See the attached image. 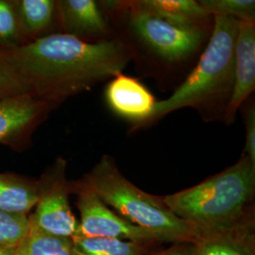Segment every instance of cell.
I'll return each mask as SVG.
<instances>
[{"mask_svg":"<svg viewBox=\"0 0 255 255\" xmlns=\"http://www.w3.org/2000/svg\"><path fill=\"white\" fill-rule=\"evenodd\" d=\"M13 4L26 44L58 32L57 0H13Z\"/></svg>","mask_w":255,"mask_h":255,"instance_id":"cell-13","label":"cell"},{"mask_svg":"<svg viewBox=\"0 0 255 255\" xmlns=\"http://www.w3.org/2000/svg\"><path fill=\"white\" fill-rule=\"evenodd\" d=\"M25 44L13 0H0V46L15 48Z\"/></svg>","mask_w":255,"mask_h":255,"instance_id":"cell-20","label":"cell"},{"mask_svg":"<svg viewBox=\"0 0 255 255\" xmlns=\"http://www.w3.org/2000/svg\"><path fill=\"white\" fill-rule=\"evenodd\" d=\"M72 244L74 255H147L163 245L157 242L82 236H75Z\"/></svg>","mask_w":255,"mask_h":255,"instance_id":"cell-16","label":"cell"},{"mask_svg":"<svg viewBox=\"0 0 255 255\" xmlns=\"http://www.w3.org/2000/svg\"><path fill=\"white\" fill-rule=\"evenodd\" d=\"M102 8L124 19L128 39H121L132 51L165 67L187 64L202 52L213 24L182 26L129 7L126 1H102Z\"/></svg>","mask_w":255,"mask_h":255,"instance_id":"cell-5","label":"cell"},{"mask_svg":"<svg viewBox=\"0 0 255 255\" xmlns=\"http://www.w3.org/2000/svg\"><path fill=\"white\" fill-rule=\"evenodd\" d=\"M133 9L182 26H206L213 17L195 0H132L126 1Z\"/></svg>","mask_w":255,"mask_h":255,"instance_id":"cell-12","label":"cell"},{"mask_svg":"<svg viewBox=\"0 0 255 255\" xmlns=\"http://www.w3.org/2000/svg\"><path fill=\"white\" fill-rule=\"evenodd\" d=\"M58 106L30 93L0 99V145L22 152L32 135Z\"/></svg>","mask_w":255,"mask_h":255,"instance_id":"cell-8","label":"cell"},{"mask_svg":"<svg viewBox=\"0 0 255 255\" xmlns=\"http://www.w3.org/2000/svg\"><path fill=\"white\" fill-rule=\"evenodd\" d=\"M234 87L223 120L231 125L255 89V21H240L234 53Z\"/></svg>","mask_w":255,"mask_h":255,"instance_id":"cell-10","label":"cell"},{"mask_svg":"<svg viewBox=\"0 0 255 255\" xmlns=\"http://www.w3.org/2000/svg\"><path fill=\"white\" fill-rule=\"evenodd\" d=\"M82 179L122 219L159 236L165 243L196 241L195 231L174 215L163 197L148 194L129 182L109 155H103Z\"/></svg>","mask_w":255,"mask_h":255,"instance_id":"cell-4","label":"cell"},{"mask_svg":"<svg viewBox=\"0 0 255 255\" xmlns=\"http://www.w3.org/2000/svg\"><path fill=\"white\" fill-rule=\"evenodd\" d=\"M163 200L197 237L255 223V164L243 154L223 171Z\"/></svg>","mask_w":255,"mask_h":255,"instance_id":"cell-2","label":"cell"},{"mask_svg":"<svg viewBox=\"0 0 255 255\" xmlns=\"http://www.w3.org/2000/svg\"><path fill=\"white\" fill-rule=\"evenodd\" d=\"M200 5L211 16H224L238 21H255V0H200Z\"/></svg>","mask_w":255,"mask_h":255,"instance_id":"cell-18","label":"cell"},{"mask_svg":"<svg viewBox=\"0 0 255 255\" xmlns=\"http://www.w3.org/2000/svg\"><path fill=\"white\" fill-rule=\"evenodd\" d=\"M28 225V215L0 211V250H14L26 237Z\"/></svg>","mask_w":255,"mask_h":255,"instance_id":"cell-19","label":"cell"},{"mask_svg":"<svg viewBox=\"0 0 255 255\" xmlns=\"http://www.w3.org/2000/svg\"><path fill=\"white\" fill-rule=\"evenodd\" d=\"M58 32L85 42L100 43L117 38L101 2L57 0Z\"/></svg>","mask_w":255,"mask_h":255,"instance_id":"cell-9","label":"cell"},{"mask_svg":"<svg viewBox=\"0 0 255 255\" xmlns=\"http://www.w3.org/2000/svg\"><path fill=\"white\" fill-rule=\"evenodd\" d=\"M11 55L28 93L58 107L122 73L133 59L119 37L90 43L60 32L11 48Z\"/></svg>","mask_w":255,"mask_h":255,"instance_id":"cell-1","label":"cell"},{"mask_svg":"<svg viewBox=\"0 0 255 255\" xmlns=\"http://www.w3.org/2000/svg\"><path fill=\"white\" fill-rule=\"evenodd\" d=\"M28 230L11 255H74L71 238L57 237L40 230L28 219Z\"/></svg>","mask_w":255,"mask_h":255,"instance_id":"cell-17","label":"cell"},{"mask_svg":"<svg viewBox=\"0 0 255 255\" xmlns=\"http://www.w3.org/2000/svg\"><path fill=\"white\" fill-rule=\"evenodd\" d=\"M71 185L72 194L77 196L76 205L80 213L76 236L165 243L159 236L122 219L101 201L82 179L71 181Z\"/></svg>","mask_w":255,"mask_h":255,"instance_id":"cell-7","label":"cell"},{"mask_svg":"<svg viewBox=\"0 0 255 255\" xmlns=\"http://www.w3.org/2000/svg\"><path fill=\"white\" fill-rule=\"evenodd\" d=\"M28 93L13 62L11 48L0 46V99Z\"/></svg>","mask_w":255,"mask_h":255,"instance_id":"cell-21","label":"cell"},{"mask_svg":"<svg viewBox=\"0 0 255 255\" xmlns=\"http://www.w3.org/2000/svg\"><path fill=\"white\" fill-rule=\"evenodd\" d=\"M244 123L246 130V145L244 154L255 164V102H249L245 107Z\"/></svg>","mask_w":255,"mask_h":255,"instance_id":"cell-22","label":"cell"},{"mask_svg":"<svg viewBox=\"0 0 255 255\" xmlns=\"http://www.w3.org/2000/svg\"><path fill=\"white\" fill-rule=\"evenodd\" d=\"M36 180L13 172H0V211L29 215L36 204Z\"/></svg>","mask_w":255,"mask_h":255,"instance_id":"cell-15","label":"cell"},{"mask_svg":"<svg viewBox=\"0 0 255 255\" xmlns=\"http://www.w3.org/2000/svg\"><path fill=\"white\" fill-rule=\"evenodd\" d=\"M239 22L231 17H213L212 32L198 64L169 98L156 102L142 127L187 107L200 112L205 120L223 119L234 87V53Z\"/></svg>","mask_w":255,"mask_h":255,"instance_id":"cell-3","label":"cell"},{"mask_svg":"<svg viewBox=\"0 0 255 255\" xmlns=\"http://www.w3.org/2000/svg\"><path fill=\"white\" fill-rule=\"evenodd\" d=\"M67 162L56 158L36 180V204L28 215L38 228L57 237L73 238L79 228L70 205L71 180L66 177Z\"/></svg>","mask_w":255,"mask_h":255,"instance_id":"cell-6","label":"cell"},{"mask_svg":"<svg viewBox=\"0 0 255 255\" xmlns=\"http://www.w3.org/2000/svg\"><path fill=\"white\" fill-rule=\"evenodd\" d=\"M12 251H3V250H0V255H11V252Z\"/></svg>","mask_w":255,"mask_h":255,"instance_id":"cell-24","label":"cell"},{"mask_svg":"<svg viewBox=\"0 0 255 255\" xmlns=\"http://www.w3.org/2000/svg\"><path fill=\"white\" fill-rule=\"evenodd\" d=\"M105 99L118 116L142 127L150 118L157 101L136 78L119 73L113 77L105 89Z\"/></svg>","mask_w":255,"mask_h":255,"instance_id":"cell-11","label":"cell"},{"mask_svg":"<svg viewBox=\"0 0 255 255\" xmlns=\"http://www.w3.org/2000/svg\"><path fill=\"white\" fill-rule=\"evenodd\" d=\"M147 255H197V252L193 242H180L168 248H158Z\"/></svg>","mask_w":255,"mask_h":255,"instance_id":"cell-23","label":"cell"},{"mask_svg":"<svg viewBox=\"0 0 255 255\" xmlns=\"http://www.w3.org/2000/svg\"><path fill=\"white\" fill-rule=\"evenodd\" d=\"M194 244L197 255H255V223L201 235Z\"/></svg>","mask_w":255,"mask_h":255,"instance_id":"cell-14","label":"cell"}]
</instances>
